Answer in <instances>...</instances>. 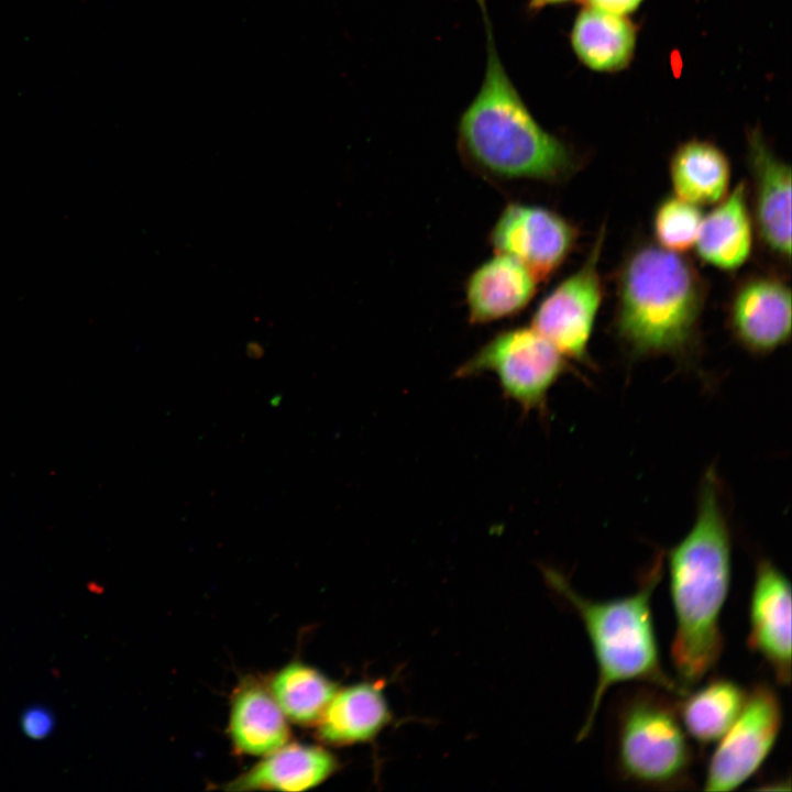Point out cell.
<instances>
[{
  "mask_svg": "<svg viewBox=\"0 0 792 792\" xmlns=\"http://www.w3.org/2000/svg\"><path fill=\"white\" fill-rule=\"evenodd\" d=\"M543 574L549 586L580 616L597 666L595 689L578 741L590 735L605 694L617 683L642 682L680 696L688 692L666 673L659 653L651 600L663 575L661 553L641 575L637 591L619 598L591 600L578 593L557 570L544 568Z\"/></svg>",
  "mask_w": 792,
  "mask_h": 792,
  "instance_id": "obj_4",
  "label": "cell"
},
{
  "mask_svg": "<svg viewBox=\"0 0 792 792\" xmlns=\"http://www.w3.org/2000/svg\"><path fill=\"white\" fill-rule=\"evenodd\" d=\"M752 221L767 249L782 260L791 256V167L766 141L759 128L747 133Z\"/></svg>",
  "mask_w": 792,
  "mask_h": 792,
  "instance_id": "obj_10",
  "label": "cell"
},
{
  "mask_svg": "<svg viewBox=\"0 0 792 792\" xmlns=\"http://www.w3.org/2000/svg\"><path fill=\"white\" fill-rule=\"evenodd\" d=\"M791 289L774 274H757L739 283L732 295L728 320L747 350L768 353L791 337Z\"/></svg>",
  "mask_w": 792,
  "mask_h": 792,
  "instance_id": "obj_12",
  "label": "cell"
},
{
  "mask_svg": "<svg viewBox=\"0 0 792 792\" xmlns=\"http://www.w3.org/2000/svg\"><path fill=\"white\" fill-rule=\"evenodd\" d=\"M264 757L254 767L226 783L223 789L305 791L326 781L339 768L333 754L314 745L286 744Z\"/></svg>",
  "mask_w": 792,
  "mask_h": 792,
  "instance_id": "obj_14",
  "label": "cell"
},
{
  "mask_svg": "<svg viewBox=\"0 0 792 792\" xmlns=\"http://www.w3.org/2000/svg\"><path fill=\"white\" fill-rule=\"evenodd\" d=\"M604 239L603 226L583 264L539 302L531 318V327L566 359L583 363L604 296L598 270Z\"/></svg>",
  "mask_w": 792,
  "mask_h": 792,
  "instance_id": "obj_8",
  "label": "cell"
},
{
  "mask_svg": "<svg viewBox=\"0 0 792 792\" xmlns=\"http://www.w3.org/2000/svg\"><path fill=\"white\" fill-rule=\"evenodd\" d=\"M705 294L704 279L681 253L640 243L617 273L616 333L637 356L682 354L694 343Z\"/></svg>",
  "mask_w": 792,
  "mask_h": 792,
  "instance_id": "obj_3",
  "label": "cell"
},
{
  "mask_svg": "<svg viewBox=\"0 0 792 792\" xmlns=\"http://www.w3.org/2000/svg\"><path fill=\"white\" fill-rule=\"evenodd\" d=\"M537 280L515 257L496 253L468 278L465 298L471 323H487L520 312L531 300Z\"/></svg>",
  "mask_w": 792,
  "mask_h": 792,
  "instance_id": "obj_13",
  "label": "cell"
},
{
  "mask_svg": "<svg viewBox=\"0 0 792 792\" xmlns=\"http://www.w3.org/2000/svg\"><path fill=\"white\" fill-rule=\"evenodd\" d=\"M566 369V358L530 326L498 332L462 363L454 376L491 372L505 397L524 411L543 414L549 391Z\"/></svg>",
  "mask_w": 792,
  "mask_h": 792,
  "instance_id": "obj_6",
  "label": "cell"
},
{
  "mask_svg": "<svg viewBox=\"0 0 792 792\" xmlns=\"http://www.w3.org/2000/svg\"><path fill=\"white\" fill-rule=\"evenodd\" d=\"M674 195L698 207L716 205L729 191L732 167L715 143L693 138L680 143L669 162Z\"/></svg>",
  "mask_w": 792,
  "mask_h": 792,
  "instance_id": "obj_19",
  "label": "cell"
},
{
  "mask_svg": "<svg viewBox=\"0 0 792 792\" xmlns=\"http://www.w3.org/2000/svg\"><path fill=\"white\" fill-rule=\"evenodd\" d=\"M569 37L581 64L593 72L610 74L631 64L638 28L626 15L584 7L574 18Z\"/></svg>",
  "mask_w": 792,
  "mask_h": 792,
  "instance_id": "obj_17",
  "label": "cell"
},
{
  "mask_svg": "<svg viewBox=\"0 0 792 792\" xmlns=\"http://www.w3.org/2000/svg\"><path fill=\"white\" fill-rule=\"evenodd\" d=\"M748 190L746 182L741 180L703 217L694 246L704 263L732 271L749 258L754 243V221Z\"/></svg>",
  "mask_w": 792,
  "mask_h": 792,
  "instance_id": "obj_15",
  "label": "cell"
},
{
  "mask_svg": "<svg viewBox=\"0 0 792 792\" xmlns=\"http://www.w3.org/2000/svg\"><path fill=\"white\" fill-rule=\"evenodd\" d=\"M229 735L239 752L266 756L288 743L289 727L270 691L245 682L231 703Z\"/></svg>",
  "mask_w": 792,
  "mask_h": 792,
  "instance_id": "obj_18",
  "label": "cell"
},
{
  "mask_svg": "<svg viewBox=\"0 0 792 792\" xmlns=\"http://www.w3.org/2000/svg\"><path fill=\"white\" fill-rule=\"evenodd\" d=\"M571 1L574 0H528L526 9L529 14L535 15L544 8L564 4Z\"/></svg>",
  "mask_w": 792,
  "mask_h": 792,
  "instance_id": "obj_25",
  "label": "cell"
},
{
  "mask_svg": "<svg viewBox=\"0 0 792 792\" xmlns=\"http://www.w3.org/2000/svg\"><path fill=\"white\" fill-rule=\"evenodd\" d=\"M778 693L768 683H756L744 708L708 760L703 789L732 791L745 783L762 766L774 747L782 726Z\"/></svg>",
  "mask_w": 792,
  "mask_h": 792,
  "instance_id": "obj_7",
  "label": "cell"
},
{
  "mask_svg": "<svg viewBox=\"0 0 792 792\" xmlns=\"http://www.w3.org/2000/svg\"><path fill=\"white\" fill-rule=\"evenodd\" d=\"M702 219L698 206L675 195L663 198L652 217L657 244L675 253L689 251L695 245Z\"/></svg>",
  "mask_w": 792,
  "mask_h": 792,
  "instance_id": "obj_22",
  "label": "cell"
},
{
  "mask_svg": "<svg viewBox=\"0 0 792 792\" xmlns=\"http://www.w3.org/2000/svg\"><path fill=\"white\" fill-rule=\"evenodd\" d=\"M675 618L671 659L689 691L717 664L724 649L721 614L732 581L730 534L714 470L704 475L693 526L668 552Z\"/></svg>",
  "mask_w": 792,
  "mask_h": 792,
  "instance_id": "obj_1",
  "label": "cell"
},
{
  "mask_svg": "<svg viewBox=\"0 0 792 792\" xmlns=\"http://www.w3.org/2000/svg\"><path fill=\"white\" fill-rule=\"evenodd\" d=\"M268 691L288 721L311 726L320 721L338 686L317 669L294 661L274 674Z\"/></svg>",
  "mask_w": 792,
  "mask_h": 792,
  "instance_id": "obj_21",
  "label": "cell"
},
{
  "mask_svg": "<svg viewBox=\"0 0 792 792\" xmlns=\"http://www.w3.org/2000/svg\"><path fill=\"white\" fill-rule=\"evenodd\" d=\"M476 1L486 34V67L477 94L459 119L460 153L496 178L562 182L575 173L579 157L530 112L498 56L486 1Z\"/></svg>",
  "mask_w": 792,
  "mask_h": 792,
  "instance_id": "obj_2",
  "label": "cell"
},
{
  "mask_svg": "<svg viewBox=\"0 0 792 792\" xmlns=\"http://www.w3.org/2000/svg\"><path fill=\"white\" fill-rule=\"evenodd\" d=\"M748 691L727 678L711 679L676 702L682 725L701 746L717 743L741 713Z\"/></svg>",
  "mask_w": 792,
  "mask_h": 792,
  "instance_id": "obj_20",
  "label": "cell"
},
{
  "mask_svg": "<svg viewBox=\"0 0 792 792\" xmlns=\"http://www.w3.org/2000/svg\"><path fill=\"white\" fill-rule=\"evenodd\" d=\"M749 649L771 668L776 681L791 683V584L771 561L760 560L756 568L750 602Z\"/></svg>",
  "mask_w": 792,
  "mask_h": 792,
  "instance_id": "obj_11",
  "label": "cell"
},
{
  "mask_svg": "<svg viewBox=\"0 0 792 792\" xmlns=\"http://www.w3.org/2000/svg\"><path fill=\"white\" fill-rule=\"evenodd\" d=\"M645 0H582L584 7L617 15H626L637 11Z\"/></svg>",
  "mask_w": 792,
  "mask_h": 792,
  "instance_id": "obj_24",
  "label": "cell"
},
{
  "mask_svg": "<svg viewBox=\"0 0 792 792\" xmlns=\"http://www.w3.org/2000/svg\"><path fill=\"white\" fill-rule=\"evenodd\" d=\"M578 235V229L558 212L541 206L512 202L494 224L490 242L495 253L518 260L539 283L563 264Z\"/></svg>",
  "mask_w": 792,
  "mask_h": 792,
  "instance_id": "obj_9",
  "label": "cell"
},
{
  "mask_svg": "<svg viewBox=\"0 0 792 792\" xmlns=\"http://www.w3.org/2000/svg\"><path fill=\"white\" fill-rule=\"evenodd\" d=\"M21 724L26 736L33 739H43L51 734L54 718L45 708L33 707L23 714Z\"/></svg>",
  "mask_w": 792,
  "mask_h": 792,
  "instance_id": "obj_23",
  "label": "cell"
},
{
  "mask_svg": "<svg viewBox=\"0 0 792 792\" xmlns=\"http://www.w3.org/2000/svg\"><path fill=\"white\" fill-rule=\"evenodd\" d=\"M391 721L383 684L380 681L361 682L338 689L317 723V736L331 746L367 743Z\"/></svg>",
  "mask_w": 792,
  "mask_h": 792,
  "instance_id": "obj_16",
  "label": "cell"
},
{
  "mask_svg": "<svg viewBox=\"0 0 792 792\" xmlns=\"http://www.w3.org/2000/svg\"><path fill=\"white\" fill-rule=\"evenodd\" d=\"M667 691L645 684L613 705L609 758L616 778L649 790H691L694 750Z\"/></svg>",
  "mask_w": 792,
  "mask_h": 792,
  "instance_id": "obj_5",
  "label": "cell"
}]
</instances>
